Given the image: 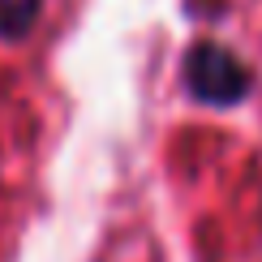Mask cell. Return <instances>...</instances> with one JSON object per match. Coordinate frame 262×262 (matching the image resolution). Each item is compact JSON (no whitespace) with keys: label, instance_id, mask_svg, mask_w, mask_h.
I'll return each mask as SVG.
<instances>
[{"label":"cell","instance_id":"cell-2","mask_svg":"<svg viewBox=\"0 0 262 262\" xmlns=\"http://www.w3.org/2000/svg\"><path fill=\"white\" fill-rule=\"evenodd\" d=\"M39 17V0H0V39H21Z\"/></svg>","mask_w":262,"mask_h":262},{"label":"cell","instance_id":"cell-1","mask_svg":"<svg viewBox=\"0 0 262 262\" xmlns=\"http://www.w3.org/2000/svg\"><path fill=\"white\" fill-rule=\"evenodd\" d=\"M185 82H189L193 99L211 103V107H228L241 103L249 91V69L220 43H198L185 60Z\"/></svg>","mask_w":262,"mask_h":262}]
</instances>
